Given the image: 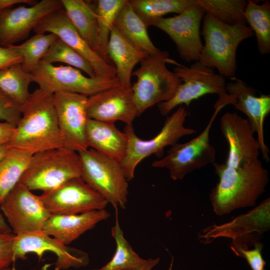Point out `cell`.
Instances as JSON below:
<instances>
[{
    "label": "cell",
    "mask_w": 270,
    "mask_h": 270,
    "mask_svg": "<svg viewBox=\"0 0 270 270\" xmlns=\"http://www.w3.org/2000/svg\"><path fill=\"white\" fill-rule=\"evenodd\" d=\"M10 148L33 155L64 146L54 102L53 94L36 88L21 108Z\"/></svg>",
    "instance_id": "6da1fadb"
},
{
    "label": "cell",
    "mask_w": 270,
    "mask_h": 270,
    "mask_svg": "<svg viewBox=\"0 0 270 270\" xmlns=\"http://www.w3.org/2000/svg\"><path fill=\"white\" fill-rule=\"evenodd\" d=\"M212 164L219 180L209 197L216 215L222 216L236 209L253 206L264 192L268 174L259 158L242 167H230L224 163Z\"/></svg>",
    "instance_id": "7a4b0ae2"
},
{
    "label": "cell",
    "mask_w": 270,
    "mask_h": 270,
    "mask_svg": "<svg viewBox=\"0 0 270 270\" xmlns=\"http://www.w3.org/2000/svg\"><path fill=\"white\" fill-rule=\"evenodd\" d=\"M200 34L204 44L198 60L204 66L216 68L224 77H233L236 72V51L244 40L254 36L246 25H229L205 13Z\"/></svg>",
    "instance_id": "3957f363"
},
{
    "label": "cell",
    "mask_w": 270,
    "mask_h": 270,
    "mask_svg": "<svg viewBox=\"0 0 270 270\" xmlns=\"http://www.w3.org/2000/svg\"><path fill=\"white\" fill-rule=\"evenodd\" d=\"M187 116L186 106H178L166 118L160 132L147 140L136 136L132 124L126 125L124 132L128 138V146L126 156L120 164L128 182L134 178L137 166L145 158L152 154L161 158L166 146H172L182 138L196 132V130L184 126Z\"/></svg>",
    "instance_id": "277c9868"
},
{
    "label": "cell",
    "mask_w": 270,
    "mask_h": 270,
    "mask_svg": "<svg viewBox=\"0 0 270 270\" xmlns=\"http://www.w3.org/2000/svg\"><path fill=\"white\" fill-rule=\"evenodd\" d=\"M81 174L78 153L62 146L33 154L18 182L31 191L44 192L71 178L80 177Z\"/></svg>",
    "instance_id": "5b68a950"
},
{
    "label": "cell",
    "mask_w": 270,
    "mask_h": 270,
    "mask_svg": "<svg viewBox=\"0 0 270 270\" xmlns=\"http://www.w3.org/2000/svg\"><path fill=\"white\" fill-rule=\"evenodd\" d=\"M168 56H148L132 72L137 78L132 88L138 116L154 104L172 99L182 84L181 80L166 66L167 62L178 64Z\"/></svg>",
    "instance_id": "8992f818"
},
{
    "label": "cell",
    "mask_w": 270,
    "mask_h": 270,
    "mask_svg": "<svg viewBox=\"0 0 270 270\" xmlns=\"http://www.w3.org/2000/svg\"><path fill=\"white\" fill-rule=\"evenodd\" d=\"M174 72L182 83L172 99L158 104L162 116L167 115L178 106L185 104L188 106L192 100L208 94L218 95L214 108H222L231 104L232 100L226 91L224 77L216 74L213 68L197 60L189 67L178 64Z\"/></svg>",
    "instance_id": "52a82bcc"
},
{
    "label": "cell",
    "mask_w": 270,
    "mask_h": 270,
    "mask_svg": "<svg viewBox=\"0 0 270 270\" xmlns=\"http://www.w3.org/2000/svg\"><path fill=\"white\" fill-rule=\"evenodd\" d=\"M78 153L82 179L114 208H124L128 184L120 162L93 148Z\"/></svg>",
    "instance_id": "ba28073f"
},
{
    "label": "cell",
    "mask_w": 270,
    "mask_h": 270,
    "mask_svg": "<svg viewBox=\"0 0 270 270\" xmlns=\"http://www.w3.org/2000/svg\"><path fill=\"white\" fill-rule=\"evenodd\" d=\"M221 109L214 108V114L204 129L190 141L176 143L167 151L166 154L154 160L152 166L166 168L174 180H182L188 174L215 162L216 150L210 143L211 128Z\"/></svg>",
    "instance_id": "9c48e42d"
},
{
    "label": "cell",
    "mask_w": 270,
    "mask_h": 270,
    "mask_svg": "<svg viewBox=\"0 0 270 270\" xmlns=\"http://www.w3.org/2000/svg\"><path fill=\"white\" fill-rule=\"evenodd\" d=\"M30 74L32 82L40 88L53 94L66 92L88 97L120 84L116 78L87 77L75 68L56 66L42 60Z\"/></svg>",
    "instance_id": "30bf717a"
},
{
    "label": "cell",
    "mask_w": 270,
    "mask_h": 270,
    "mask_svg": "<svg viewBox=\"0 0 270 270\" xmlns=\"http://www.w3.org/2000/svg\"><path fill=\"white\" fill-rule=\"evenodd\" d=\"M13 234L18 236L42 230L52 215L40 196L34 194L25 186L18 182L0 205Z\"/></svg>",
    "instance_id": "8fae6325"
},
{
    "label": "cell",
    "mask_w": 270,
    "mask_h": 270,
    "mask_svg": "<svg viewBox=\"0 0 270 270\" xmlns=\"http://www.w3.org/2000/svg\"><path fill=\"white\" fill-rule=\"evenodd\" d=\"M40 196L52 214H76L100 210L108 204L81 177L71 178Z\"/></svg>",
    "instance_id": "7c38bea8"
},
{
    "label": "cell",
    "mask_w": 270,
    "mask_h": 270,
    "mask_svg": "<svg viewBox=\"0 0 270 270\" xmlns=\"http://www.w3.org/2000/svg\"><path fill=\"white\" fill-rule=\"evenodd\" d=\"M204 10L195 4L183 12L168 18H160L152 26L166 34L175 44L182 60L190 62L198 60L203 44L200 26Z\"/></svg>",
    "instance_id": "4fadbf2b"
},
{
    "label": "cell",
    "mask_w": 270,
    "mask_h": 270,
    "mask_svg": "<svg viewBox=\"0 0 270 270\" xmlns=\"http://www.w3.org/2000/svg\"><path fill=\"white\" fill-rule=\"evenodd\" d=\"M34 31L36 34L52 33L56 35L92 65L96 76L106 78H116L114 65L106 62L80 36L69 20L63 7L44 17Z\"/></svg>",
    "instance_id": "5bb4252c"
},
{
    "label": "cell",
    "mask_w": 270,
    "mask_h": 270,
    "mask_svg": "<svg viewBox=\"0 0 270 270\" xmlns=\"http://www.w3.org/2000/svg\"><path fill=\"white\" fill-rule=\"evenodd\" d=\"M53 99L64 147L78 152L88 149L86 136L88 96L59 92L53 94Z\"/></svg>",
    "instance_id": "9a60e30c"
},
{
    "label": "cell",
    "mask_w": 270,
    "mask_h": 270,
    "mask_svg": "<svg viewBox=\"0 0 270 270\" xmlns=\"http://www.w3.org/2000/svg\"><path fill=\"white\" fill-rule=\"evenodd\" d=\"M14 250L16 260L26 259L28 253H34L40 258L44 252L50 251L56 256L54 270L78 268L86 266L90 262L86 252L68 246L43 230L16 236Z\"/></svg>",
    "instance_id": "2e32d148"
},
{
    "label": "cell",
    "mask_w": 270,
    "mask_h": 270,
    "mask_svg": "<svg viewBox=\"0 0 270 270\" xmlns=\"http://www.w3.org/2000/svg\"><path fill=\"white\" fill-rule=\"evenodd\" d=\"M220 129L229 147L224 162L227 166L242 167L258 159V142L246 118L226 112L220 118Z\"/></svg>",
    "instance_id": "e0dca14e"
},
{
    "label": "cell",
    "mask_w": 270,
    "mask_h": 270,
    "mask_svg": "<svg viewBox=\"0 0 270 270\" xmlns=\"http://www.w3.org/2000/svg\"><path fill=\"white\" fill-rule=\"evenodd\" d=\"M62 7L61 0H42L30 7L6 10L0 15V46H14L27 38L44 17Z\"/></svg>",
    "instance_id": "ac0fdd59"
},
{
    "label": "cell",
    "mask_w": 270,
    "mask_h": 270,
    "mask_svg": "<svg viewBox=\"0 0 270 270\" xmlns=\"http://www.w3.org/2000/svg\"><path fill=\"white\" fill-rule=\"evenodd\" d=\"M86 110L88 118L105 122L130 124L138 116L132 86L120 84L88 97Z\"/></svg>",
    "instance_id": "d6986e66"
},
{
    "label": "cell",
    "mask_w": 270,
    "mask_h": 270,
    "mask_svg": "<svg viewBox=\"0 0 270 270\" xmlns=\"http://www.w3.org/2000/svg\"><path fill=\"white\" fill-rule=\"evenodd\" d=\"M226 91L232 100V104L244 114L254 130L263 158L270 160L269 150L264 140V125L270 112V96H256V90L244 81L236 78L226 84Z\"/></svg>",
    "instance_id": "ffe728a7"
},
{
    "label": "cell",
    "mask_w": 270,
    "mask_h": 270,
    "mask_svg": "<svg viewBox=\"0 0 270 270\" xmlns=\"http://www.w3.org/2000/svg\"><path fill=\"white\" fill-rule=\"evenodd\" d=\"M110 216L105 209L76 214H52L42 230L68 246Z\"/></svg>",
    "instance_id": "44dd1931"
},
{
    "label": "cell",
    "mask_w": 270,
    "mask_h": 270,
    "mask_svg": "<svg viewBox=\"0 0 270 270\" xmlns=\"http://www.w3.org/2000/svg\"><path fill=\"white\" fill-rule=\"evenodd\" d=\"M88 145L99 153L120 162L124 158L128 138L114 123L105 122L88 118L86 130Z\"/></svg>",
    "instance_id": "7402d4cb"
},
{
    "label": "cell",
    "mask_w": 270,
    "mask_h": 270,
    "mask_svg": "<svg viewBox=\"0 0 270 270\" xmlns=\"http://www.w3.org/2000/svg\"><path fill=\"white\" fill-rule=\"evenodd\" d=\"M108 56L115 65L116 78L120 84L131 87V76L134 66L148 56L123 37L113 26L108 44Z\"/></svg>",
    "instance_id": "603a6c76"
},
{
    "label": "cell",
    "mask_w": 270,
    "mask_h": 270,
    "mask_svg": "<svg viewBox=\"0 0 270 270\" xmlns=\"http://www.w3.org/2000/svg\"><path fill=\"white\" fill-rule=\"evenodd\" d=\"M114 26L120 34L135 47L150 56H164L168 53L158 48L148 34L147 27L127 0L120 10Z\"/></svg>",
    "instance_id": "cb8c5ba5"
},
{
    "label": "cell",
    "mask_w": 270,
    "mask_h": 270,
    "mask_svg": "<svg viewBox=\"0 0 270 270\" xmlns=\"http://www.w3.org/2000/svg\"><path fill=\"white\" fill-rule=\"evenodd\" d=\"M116 210V222L111 230V234L116 244V252L112 260L102 267L94 270H126L152 269L160 262V258H141L132 249L124 236L119 224L118 208Z\"/></svg>",
    "instance_id": "d4e9b609"
},
{
    "label": "cell",
    "mask_w": 270,
    "mask_h": 270,
    "mask_svg": "<svg viewBox=\"0 0 270 270\" xmlns=\"http://www.w3.org/2000/svg\"><path fill=\"white\" fill-rule=\"evenodd\" d=\"M62 6L72 26L94 50L98 16L94 7L83 0H61Z\"/></svg>",
    "instance_id": "484cf974"
},
{
    "label": "cell",
    "mask_w": 270,
    "mask_h": 270,
    "mask_svg": "<svg viewBox=\"0 0 270 270\" xmlns=\"http://www.w3.org/2000/svg\"><path fill=\"white\" fill-rule=\"evenodd\" d=\"M127 0H99L94 7L98 16L94 50L106 62L112 64L108 54L110 30L120 10Z\"/></svg>",
    "instance_id": "4316f807"
},
{
    "label": "cell",
    "mask_w": 270,
    "mask_h": 270,
    "mask_svg": "<svg viewBox=\"0 0 270 270\" xmlns=\"http://www.w3.org/2000/svg\"><path fill=\"white\" fill-rule=\"evenodd\" d=\"M244 16L255 34L258 48L262 55L270 52V2L264 1L258 4L253 0H248Z\"/></svg>",
    "instance_id": "83f0119b"
},
{
    "label": "cell",
    "mask_w": 270,
    "mask_h": 270,
    "mask_svg": "<svg viewBox=\"0 0 270 270\" xmlns=\"http://www.w3.org/2000/svg\"><path fill=\"white\" fill-rule=\"evenodd\" d=\"M32 156L10 148L0 160V205L19 182Z\"/></svg>",
    "instance_id": "f1b7e54d"
},
{
    "label": "cell",
    "mask_w": 270,
    "mask_h": 270,
    "mask_svg": "<svg viewBox=\"0 0 270 270\" xmlns=\"http://www.w3.org/2000/svg\"><path fill=\"white\" fill-rule=\"evenodd\" d=\"M128 2L148 28L168 13L183 12L194 4V0H128Z\"/></svg>",
    "instance_id": "f546056e"
},
{
    "label": "cell",
    "mask_w": 270,
    "mask_h": 270,
    "mask_svg": "<svg viewBox=\"0 0 270 270\" xmlns=\"http://www.w3.org/2000/svg\"><path fill=\"white\" fill-rule=\"evenodd\" d=\"M206 13L229 25H245L247 23L244 12L246 0H194Z\"/></svg>",
    "instance_id": "4dcf8cb0"
},
{
    "label": "cell",
    "mask_w": 270,
    "mask_h": 270,
    "mask_svg": "<svg viewBox=\"0 0 270 270\" xmlns=\"http://www.w3.org/2000/svg\"><path fill=\"white\" fill-rule=\"evenodd\" d=\"M31 82V74L25 71L22 64L0 70V89L21 106L30 94L28 86Z\"/></svg>",
    "instance_id": "1f68e13d"
},
{
    "label": "cell",
    "mask_w": 270,
    "mask_h": 270,
    "mask_svg": "<svg viewBox=\"0 0 270 270\" xmlns=\"http://www.w3.org/2000/svg\"><path fill=\"white\" fill-rule=\"evenodd\" d=\"M42 60L51 64L65 63L82 70L90 78L96 76L92 65L58 38L50 46Z\"/></svg>",
    "instance_id": "d6a6232c"
},
{
    "label": "cell",
    "mask_w": 270,
    "mask_h": 270,
    "mask_svg": "<svg viewBox=\"0 0 270 270\" xmlns=\"http://www.w3.org/2000/svg\"><path fill=\"white\" fill-rule=\"evenodd\" d=\"M58 38L52 33L36 34L22 44L16 46L22 56L23 69L30 73L42 60L50 46Z\"/></svg>",
    "instance_id": "836d02e7"
},
{
    "label": "cell",
    "mask_w": 270,
    "mask_h": 270,
    "mask_svg": "<svg viewBox=\"0 0 270 270\" xmlns=\"http://www.w3.org/2000/svg\"><path fill=\"white\" fill-rule=\"evenodd\" d=\"M22 106L0 89V120L16 126L21 118Z\"/></svg>",
    "instance_id": "e575fe53"
},
{
    "label": "cell",
    "mask_w": 270,
    "mask_h": 270,
    "mask_svg": "<svg viewBox=\"0 0 270 270\" xmlns=\"http://www.w3.org/2000/svg\"><path fill=\"white\" fill-rule=\"evenodd\" d=\"M262 245L259 243L255 244L251 250L233 244L232 249L237 256L246 258L252 270H262L266 265L262 255Z\"/></svg>",
    "instance_id": "d590c367"
},
{
    "label": "cell",
    "mask_w": 270,
    "mask_h": 270,
    "mask_svg": "<svg viewBox=\"0 0 270 270\" xmlns=\"http://www.w3.org/2000/svg\"><path fill=\"white\" fill-rule=\"evenodd\" d=\"M16 236L12 232H0V270L9 267L16 260L14 248Z\"/></svg>",
    "instance_id": "8d00e7d4"
},
{
    "label": "cell",
    "mask_w": 270,
    "mask_h": 270,
    "mask_svg": "<svg viewBox=\"0 0 270 270\" xmlns=\"http://www.w3.org/2000/svg\"><path fill=\"white\" fill-rule=\"evenodd\" d=\"M24 58L16 46H0V70L17 64H22Z\"/></svg>",
    "instance_id": "74e56055"
},
{
    "label": "cell",
    "mask_w": 270,
    "mask_h": 270,
    "mask_svg": "<svg viewBox=\"0 0 270 270\" xmlns=\"http://www.w3.org/2000/svg\"><path fill=\"white\" fill-rule=\"evenodd\" d=\"M16 126L8 122H0V146L8 144L11 140Z\"/></svg>",
    "instance_id": "f35d334b"
},
{
    "label": "cell",
    "mask_w": 270,
    "mask_h": 270,
    "mask_svg": "<svg viewBox=\"0 0 270 270\" xmlns=\"http://www.w3.org/2000/svg\"><path fill=\"white\" fill-rule=\"evenodd\" d=\"M37 2L34 0H0V15L15 4H26L30 6L35 4Z\"/></svg>",
    "instance_id": "ab89813d"
},
{
    "label": "cell",
    "mask_w": 270,
    "mask_h": 270,
    "mask_svg": "<svg viewBox=\"0 0 270 270\" xmlns=\"http://www.w3.org/2000/svg\"><path fill=\"white\" fill-rule=\"evenodd\" d=\"M12 230L0 212V232L3 233H11Z\"/></svg>",
    "instance_id": "60d3db41"
},
{
    "label": "cell",
    "mask_w": 270,
    "mask_h": 270,
    "mask_svg": "<svg viewBox=\"0 0 270 270\" xmlns=\"http://www.w3.org/2000/svg\"><path fill=\"white\" fill-rule=\"evenodd\" d=\"M9 149L8 144L0 146V160L6 156Z\"/></svg>",
    "instance_id": "b9f144b4"
},
{
    "label": "cell",
    "mask_w": 270,
    "mask_h": 270,
    "mask_svg": "<svg viewBox=\"0 0 270 270\" xmlns=\"http://www.w3.org/2000/svg\"><path fill=\"white\" fill-rule=\"evenodd\" d=\"M2 270H16V269L14 268H10V266L8 268H6Z\"/></svg>",
    "instance_id": "7bdbcfd3"
},
{
    "label": "cell",
    "mask_w": 270,
    "mask_h": 270,
    "mask_svg": "<svg viewBox=\"0 0 270 270\" xmlns=\"http://www.w3.org/2000/svg\"><path fill=\"white\" fill-rule=\"evenodd\" d=\"M152 269H150V268H148V269H142V270H152Z\"/></svg>",
    "instance_id": "ee69618b"
},
{
    "label": "cell",
    "mask_w": 270,
    "mask_h": 270,
    "mask_svg": "<svg viewBox=\"0 0 270 270\" xmlns=\"http://www.w3.org/2000/svg\"><path fill=\"white\" fill-rule=\"evenodd\" d=\"M262 270H264V269Z\"/></svg>",
    "instance_id": "f6af8a7d"
}]
</instances>
